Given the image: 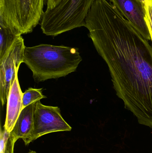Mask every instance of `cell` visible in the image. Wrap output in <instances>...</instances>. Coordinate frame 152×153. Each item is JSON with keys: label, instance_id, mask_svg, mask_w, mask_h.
<instances>
[{"label": "cell", "instance_id": "8", "mask_svg": "<svg viewBox=\"0 0 152 153\" xmlns=\"http://www.w3.org/2000/svg\"><path fill=\"white\" fill-rule=\"evenodd\" d=\"M22 95L23 93L19 83L18 72L10 88L7 100L6 119L3 127L8 132H11L23 109Z\"/></svg>", "mask_w": 152, "mask_h": 153}, {"label": "cell", "instance_id": "4", "mask_svg": "<svg viewBox=\"0 0 152 153\" xmlns=\"http://www.w3.org/2000/svg\"><path fill=\"white\" fill-rule=\"evenodd\" d=\"M44 0H0V21L21 35L31 33L41 21Z\"/></svg>", "mask_w": 152, "mask_h": 153}, {"label": "cell", "instance_id": "13", "mask_svg": "<svg viewBox=\"0 0 152 153\" xmlns=\"http://www.w3.org/2000/svg\"><path fill=\"white\" fill-rule=\"evenodd\" d=\"M145 12V21L152 41V0H143Z\"/></svg>", "mask_w": 152, "mask_h": 153}, {"label": "cell", "instance_id": "15", "mask_svg": "<svg viewBox=\"0 0 152 153\" xmlns=\"http://www.w3.org/2000/svg\"><path fill=\"white\" fill-rule=\"evenodd\" d=\"M27 153H37V152H35V151H29V152H28Z\"/></svg>", "mask_w": 152, "mask_h": 153}, {"label": "cell", "instance_id": "6", "mask_svg": "<svg viewBox=\"0 0 152 153\" xmlns=\"http://www.w3.org/2000/svg\"><path fill=\"white\" fill-rule=\"evenodd\" d=\"M25 47L24 39L20 35L0 59V98L3 106L7 102L10 88L20 65L23 63Z\"/></svg>", "mask_w": 152, "mask_h": 153}, {"label": "cell", "instance_id": "11", "mask_svg": "<svg viewBox=\"0 0 152 153\" xmlns=\"http://www.w3.org/2000/svg\"><path fill=\"white\" fill-rule=\"evenodd\" d=\"M16 141L10 132L4 128L0 133V153H14V146Z\"/></svg>", "mask_w": 152, "mask_h": 153}, {"label": "cell", "instance_id": "1", "mask_svg": "<svg viewBox=\"0 0 152 153\" xmlns=\"http://www.w3.org/2000/svg\"><path fill=\"white\" fill-rule=\"evenodd\" d=\"M84 27L125 108L152 128V48L147 39L107 0L94 2Z\"/></svg>", "mask_w": 152, "mask_h": 153}, {"label": "cell", "instance_id": "2", "mask_svg": "<svg viewBox=\"0 0 152 153\" xmlns=\"http://www.w3.org/2000/svg\"><path fill=\"white\" fill-rule=\"evenodd\" d=\"M82 61L74 48L42 44L24 49L23 63L37 82L67 76L76 71Z\"/></svg>", "mask_w": 152, "mask_h": 153}, {"label": "cell", "instance_id": "14", "mask_svg": "<svg viewBox=\"0 0 152 153\" xmlns=\"http://www.w3.org/2000/svg\"><path fill=\"white\" fill-rule=\"evenodd\" d=\"M62 0H46V10H51L55 8L61 1Z\"/></svg>", "mask_w": 152, "mask_h": 153}, {"label": "cell", "instance_id": "10", "mask_svg": "<svg viewBox=\"0 0 152 153\" xmlns=\"http://www.w3.org/2000/svg\"><path fill=\"white\" fill-rule=\"evenodd\" d=\"M20 34L12 27L0 22V59L7 53Z\"/></svg>", "mask_w": 152, "mask_h": 153}, {"label": "cell", "instance_id": "5", "mask_svg": "<svg viewBox=\"0 0 152 153\" xmlns=\"http://www.w3.org/2000/svg\"><path fill=\"white\" fill-rule=\"evenodd\" d=\"M71 129L72 128L62 117L59 107L43 105L39 100L34 114L33 129L30 134L22 140L28 145L47 134Z\"/></svg>", "mask_w": 152, "mask_h": 153}, {"label": "cell", "instance_id": "3", "mask_svg": "<svg viewBox=\"0 0 152 153\" xmlns=\"http://www.w3.org/2000/svg\"><path fill=\"white\" fill-rule=\"evenodd\" d=\"M96 0H62L52 10H46L41 20V28L46 36H58L84 27L85 20Z\"/></svg>", "mask_w": 152, "mask_h": 153}, {"label": "cell", "instance_id": "12", "mask_svg": "<svg viewBox=\"0 0 152 153\" xmlns=\"http://www.w3.org/2000/svg\"><path fill=\"white\" fill-rule=\"evenodd\" d=\"M42 93V89L29 88L23 93L22 95L23 109L25 107L41 99L46 98Z\"/></svg>", "mask_w": 152, "mask_h": 153}, {"label": "cell", "instance_id": "7", "mask_svg": "<svg viewBox=\"0 0 152 153\" xmlns=\"http://www.w3.org/2000/svg\"><path fill=\"white\" fill-rule=\"evenodd\" d=\"M147 40L151 35L145 21L143 0H108Z\"/></svg>", "mask_w": 152, "mask_h": 153}, {"label": "cell", "instance_id": "9", "mask_svg": "<svg viewBox=\"0 0 152 153\" xmlns=\"http://www.w3.org/2000/svg\"><path fill=\"white\" fill-rule=\"evenodd\" d=\"M37 101L25 107L21 112L10 132L16 142L20 138H26L31 133L34 126V114Z\"/></svg>", "mask_w": 152, "mask_h": 153}]
</instances>
